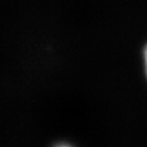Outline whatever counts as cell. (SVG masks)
Here are the masks:
<instances>
[{"label":"cell","instance_id":"obj_1","mask_svg":"<svg viewBox=\"0 0 147 147\" xmlns=\"http://www.w3.org/2000/svg\"><path fill=\"white\" fill-rule=\"evenodd\" d=\"M145 56H146V68H147V49H146V53H145Z\"/></svg>","mask_w":147,"mask_h":147}]
</instances>
